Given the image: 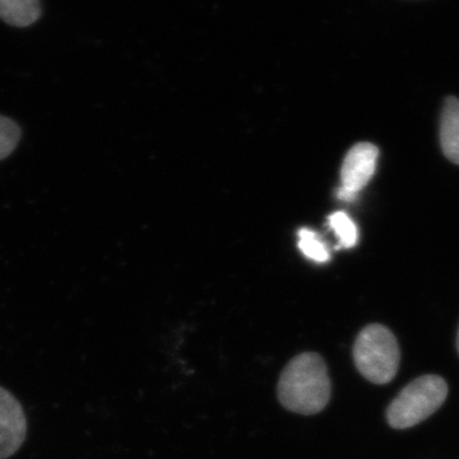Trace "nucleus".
<instances>
[{
    "instance_id": "1",
    "label": "nucleus",
    "mask_w": 459,
    "mask_h": 459,
    "mask_svg": "<svg viewBox=\"0 0 459 459\" xmlns=\"http://www.w3.org/2000/svg\"><path fill=\"white\" fill-rule=\"evenodd\" d=\"M277 394L286 410L299 415H316L331 400L332 385L327 365L316 352H304L286 365Z\"/></svg>"
},
{
    "instance_id": "2",
    "label": "nucleus",
    "mask_w": 459,
    "mask_h": 459,
    "mask_svg": "<svg viewBox=\"0 0 459 459\" xmlns=\"http://www.w3.org/2000/svg\"><path fill=\"white\" fill-rule=\"evenodd\" d=\"M353 360L361 376L374 385L391 382L400 367V347L394 334L385 325H368L353 344Z\"/></svg>"
},
{
    "instance_id": "3",
    "label": "nucleus",
    "mask_w": 459,
    "mask_h": 459,
    "mask_svg": "<svg viewBox=\"0 0 459 459\" xmlns=\"http://www.w3.org/2000/svg\"><path fill=\"white\" fill-rule=\"evenodd\" d=\"M448 385L443 377L425 376L413 380L386 411L389 425L394 429H409L424 421L446 401Z\"/></svg>"
},
{
    "instance_id": "4",
    "label": "nucleus",
    "mask_w": 459,
    "mask_h": 459,
    "mask_svg": "<svg viewBox=\"0 0 459 459\" xmlns=\"http://www.w3.org/2000/svg\"><path fill=\"white\" fill-rule=\"evenodd\" d=\"M379 150L374 144H355L344 157L341 169L342 186L337 190V197L343 202H352L358 197L359 192L367 186L377 170Z\"/></svg>"
},
{
    "instance_id": "5",
    "label": "nucleus",
    "mask_w": 459,
    "mask_h": 459,
    "mask_svg": "<svg viewBox=\"0 0 459 459\" xmlns=\"http://www.w3.org/2000/svg\"><path fill=\"white\" fill-rule=\"evenodd\" d=\"M27 437V418L22 404L7 389L0 386V459L20 451Z\"/></svg>"
},
{
    "instance_id": "6",
    "label": "nucleus",
    "mask_w": 459,
    "mask_h": 459,
    "mask_svg": "<svg viewBox=\"0 0 459 459\" xmlns=\"http://www.w3.org/2000/svg\"><path fill=\"white\" fill-rule=\"evenodd\" d=\"M440 143L446 159L459 165V100L448 98L440 120Z\"/></svg>"
},
{
    "instance_id": "7",
    "label": "nucleus",
    "mask_w": 459,
    "mask_h": 459,
    "mask_svg": "<svg viewBox=\"0 0 459 459\" xmlns=\"http://www.w3.org/2000/svg\"><path fill=\"white\" fill-rule=\"evenodd\" d=\"M40 0H0V20L13 27H29L41 17Z\"/></svg>"
},
{
    "instance_id": "8",
    "label": "nucleus",
    "mask_w": 459,
    "mask_h": 459,
    "mask_svg": "<svg viewBox=\"0 0 459 459\" xmlns=\"http://www.w3.org/2000/svg\"><path fill=\"white\" fill-rule=\"evenodd\" d=\"M22 138V129L16 120L0 114V161L16 151Z\"/></svg>"
},
{
    "instance_id": "9",
    "label": "nucleus",
    "mask_w": 459,
    "mask_h": 459,
    "mask_svg": "<svg viewBox=\"0 0 459 459\" xmlns=\"http://www.w3.org/2000/svg\"><path fill=\"white\" fill-rule=\"evenodd\" d=\"M328 222L340 240V247H352L356 246L359 238L358 228L346 213H332L328 217Z\"/></svg>"
},
{
    "instance_id": "10",
    "label": "nucleus",
    "mask_w": 459,
    "mask_h": 459,
    "mask_svg": "<svg viewBox=\"0 0 459 459\" xmlns=\"http://www.w3.org/2000/svg\"><path fill=\"white\" fill-rule=\"evenodd\" d=\"M299 247L305 256L314 262L325 263L329 261L327 247L320 240L318 234L310 229H301L299 231Z\"/></svg>"
},
{
    "instance_id": "11",
    "label": "nucleus",
    "mask_w": 459,
    "mask_h": 459,
    "mask_svg": "<svg viewBox=\"0 0 459 459\" xmlns=\"http://www.w3.org/2000/svg\"><path fill=\"white\" fill-rule=\"evenodd\" d=\"M457 346H458V352H459V332H458Z\"/></svg>"
}]
</instances>
